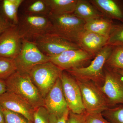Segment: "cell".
Here are the masks:
<instances>
[{
	"label": "cell",
	"mask_w": 123,
	"mask_h": 123,
	"mask_svg": "<svg viewBox=\"0 0 123 123\" xmlns=\"http://www.w3.org/2000/svg\"><path fill=\"white\" fill-rule=\"evenodd\" d=\"M5 81L7 91L14 93L35 109L44 106V98L29 74L16 71Z\"/></svg>",
	"instance_id": "obj_1"
},
{
	"label": "cell",
	"mask_w": 123,
	"mask_h": 123,
	"mask_svg": "<svg viewBox=\"0 0 123 123\" xmlns=\"http://www.w3.org/2000/svg\"><path fill=\"white\" fill-rule=\"evenodd\" d=\"M113 48L109 45L104 47L88 66L65 71L77 80L90 81L102 86L105 80L104 67Z\"/></svg>",
	"instance_id": "obj_2"
},
{
	"label": "cell",
	"mask_w": 123,
	"mask_h": 123,
	"mask_svg": "<svg viewBox=\"0 0 123 123\" xmlns=\"http://www.w3.org/2000/svg\"><path fill=\"white\" fill-rule=\"evenodd\" d=\"M52 23L50 33L77 43L81 33L84 30L85 22L74 14L48 16Z\"/></svg>",
	"instance_id": "obj_3"
},
{
	"label": "cell",
	"mask_w": 123,
	"mask_h": 123,
	"mask_svg": "<svg viewBox=\"0 0 123 123\" xmlns=\"http://www.w3.org/2000/svg\"><path fill=\"white\" fill-rule=\"evenodd\" d=\"M76 80L80 89L86 112L102 113L111 108L101 86L90 81Z\"/></svg>",
	"instance_id": "obj_4"
},
{
	"label": "cell",
	"mask_w": 123,
	"mask_h": 123,
	"mask_svg": "<svg viewBox=\"0 0 123 123\" xmlns=\"http://www.w3.org/2000/svg\"><path fill=\"white\" fill-rule=\"evenodd\" d=\"M63 70L50 61L39 64L29 74L43 98L60 78Z\"/></svg>",
	"instance_id": "obj_5"
},
{
	"label": "cell",
	"mask_w": 123,
	"mask_h": 123,
	"mask_svg": "<svg viewBox=\"0 0 123 123\" xmlns=\"http://www.w3.org/2000/svg\"><path fill=\"white\" fill-rule=\"evenodd\" d=\"M18 26L22 39L33 41L37 37L50 33L52 25L48 16L24 14L19 18Z\"/></svg>",
	"instance_id": "obj_6"
},
{
	"label": "cell",
	"mask_w": 123,
	"mask_h": 123,
	"mask_svg": "<svg viewBox=\"0 0 123 123\" xmlns=\"http://www.w3.org/2000/svg\"><path fill=\"white\" fill-rule=\"evenodd\" d=\"M14 59L17 71L29 74L36 65L50 61L49 57L43 54L34 42L24 39L20 53Z\"/></svg>",
	"instance_id": "obj_7"
},
{
	"label": "cell",
	"mask_w": 123,
	"mask_h": 123,
	"mask_svg": "<svg viewBox=\"0 0 123 123\" xmlns=\"http://www.w3.org/2000/svg\"><path fill=\"white\" fill-rule=\"evenodd\" d=\"M60 79L64 97L70 111L79 114L85 113L81 92L77 80L65 71L62 72Z\"/></svg>",
	"instance_id": "obj_8"
},
{
	"label": "cell",
	"mask_w": 123,
	"mask_h": 123,
	"mask_svg": "<svg viewBox=\"0 0 123 123\" xmlns=\"http://www.w3.org/2000/svg\"><path fill=\"white\" fill-rule=\"evenodd\" d=\"M33 42L43 54L49 57L59 55L68 50L80 49L77 43L52 33L37 37Z\"/></svg>",
	"instance_id": "obj_9"
},
{
	"label": "cell",
	"mask_w": 123,
	"mask_h": 123,
	"mask_svg": "<svg viewBox=\"0 0 123 123\" xmlns=\"http://www.w3.org/2000/svg\"><path fill=\"white\" fill-rule=\"evenodd\" d=\"M105 80L101 87L110 107L123 105V77L114 69L105 66Z\"/></svg>",
	"instance_id": "obj_10"
},
{
	"label": "cell",
	"mask_w": 123,
	"mask_h": 123,
	"mask_svg": "<svg viewBox=\"0 0 123 123\" xmlns=\"http://www.w3.org/2000/svg\"><path fill=\"white\" fill-rule=\"evenodd\" d=\"M49 57L50 61L63 71L85 67L94 57L81 49L68 50Z\"/></svg>",
	"instance_id": "obj_11"
},
{
	"label": "cell",
	"mask_w": 123,
	"mask_h": 123,
	"mask_svg": "<svg viewBox=\"0 0 123 123\" xmlns=\"http://www.w3.org/2000/svg\"><path fill=\"white\" fill-rule=\"evenodd\" d=\"M23 39L18 25H13L0 34V56L14 59L22 49Z\"/></svg>",
	"instance_id": "obj_12"
},
{
	"label": "cell",
	"mask_w": 123,
	"mask_h": 123,
	"mask_svg": "<svg viewBox=\"0 0 123 123\" xmlns=\"http://www.w3.org/2000/svg\"><path fill=\"white\" fill-rule=\"evenodd\" d=\"M44 99V107L50 115L60 117L69 110L64 97L60 78Z\"/></svg>",
	"instance_id": "obj_13"
},
{
	"label": "cell",
	"mask_w": 123,
	"mask_h": 123,
	"mask_svg": "<svg viewBox=\"0 0 123 123\" xmlns=\"http://www.w3.org/2000/svg\"><path fill=\"white\" fill-rule=\"evenodd\" d=\"M0 103L4 109L22 115L33 122L35 108L14 93L6 91L0 96Z\"/></svg>",
	"instance_id": "obj_14"
},
{
	"label": "cell",
	"mask_w": 123,
	"mask_h": 123,
	"mask_svg": "<svg viewBox=\"0 0 123 123\" xmlns=\"http://www.w3.org/2000/svg\"><path fill=\"white\" fill-rule=\"evenodd\" d=\"M108 38L84 30L79 35L77 43L80 48L94 57L97 53L106 45Z\"/></svg>",
	"instance_id": "obj_15"
},
{
	"label": "cell",
	"mask_w": 123,
	"mask_h": 123,
	"mask_svg": "<svg viewBox=\"0 0 123 123\" xmlns=\"http://www.w3.org/2000/svg\"><path fill=\"white\" fill-rule=\"evenodd\" d=\"M89 1L104 16L123 22V10L117 1L113 0Z\"/></svg>",
	"instance_id": "obj_16"
},
{
	"label": "cell",
	"mask_w": 123,
	"mask_h": 123,
	"mask_svg": "<svg viewBox=\"0 0 123 123\" xmlns=\"http://www.w3.org/2000/svg\"><path fill=\"white\" fill-rule=\"evenodd\" d=\"M74 14L87 22L104 16L89 0H77Z\"/></svg>",
	"instance_id": "obj_17"
},
{
	"label": "cell",
	"mask_w": 123,
	"mask_h": 123,
	"mask_svg": "<svg viewBox=\"0 0 123 123\" xmlns=\"http://www.w3.org/2000/svg\"><path fill=\"white\" fill-rule=\"evenodd\" d=\"M1 1L2 15L11 24L18 25L19 19L18 12L24 0H3Z\"/></svg>",
	"instance_id": "obj_18"
},
{
	"label": "cell",
	"mask_w": 123,
	"mask_h": 123,
	"mask_svg": "<svg viewBox=\"0 0 123 123\" xmlns=\"http://www.w3.org/2000/svg\"><path fill=\"white\" fill-rule=\"evenodd\" d=\"M113 25L112 22L110 20L101 18L85 23L84 29L109 37Z\"/></svg>",
	"instance_id": "obj_19"
},
{
	"label": "cell",
	"mask_w": 123,
	"mask_h": 123,
	"mask_svg": "<svg viewBox=\"0 0 123 123\" xmlns=\"http://www.w3.org/2000/svg\"><path fill=\"white\" fill-rule=\"evenodd\" d=\"M48 1L50 9V14L59 15L73 14L77 0H48Z\"/></svg>",
	"instance_id": "obj_20"
},
{
	"label": "cell",
	"mask_w": 123,
	"mask_h": 123,
	"mask_svg": "<svg viewBox=\"0 0 123 123\" xmlns=\"http://www.w3.org/2000/svg\"><path fill=\"white\" fill-rule=\"evenodd\" d=\"M24 14L48 16L50 9L48 0H24Z\"/></svg>",
	"instance_id": "obj_21"
},
{
	"label": "cell",
	"mask_w": 123,
	"mask_h": 123,
	"mask_svg": "<svg viewBox=\"0 0 123 123\" xmlns=\"http://www.w3.org/2000/svg\"><path fill=\"white\" fill-rule=\"evenodd\" d=\"M113 69L123 70V47H114L105 66Z\"/></svg>",
	"instance_id": "obj_22"
},
{
	"label": "cell",
	"mask_w": 123,
	"mask_h": 123,
	"mask_svg": "<svg viewBox=\"0 0 123 123\" xmlns=\"http://www.w3.org/2000/svg\"><path fill=\"white\" fill-rule=\"evenodd\" d=\"M17 70L14 59L0 56V79L5 80Z\"/></svg>",
	"instance_id": "obj_23"
},
{
	"label": "cell",
	"mask_w": 123,
	"mask_h": 123,
	"mask_svg": "<svg viewBox=\"0 0 123 123\" xmlns=\"http://www.w3.org/2000/svg\"><path fill=\"white\" fill-rule=\"evenodd\" d=\"M102 114L110 123H123V105L110 108Z\"/></svg>",
	"instance_id": "obj_24"
},
{
	"label": "cell",
	"mask_w": 123,
	"mask_h": 123,
	"mask_svg": "<svg viewBox=\"0 0 123 123\" xmlns=\"http://www.w3.org/2000/svg\"><path fill=\"white\" fill-rule=\"evenodd\" d=\"M106 45L123 47V24L113 25Z\"/></svg>",
	"instance_id": "obj_25"
},
{
	"label": "cell",
	"mask_w": 123,
	"mask_h": 123,
	"mask_svg": "<svg viewBox=\"0 0 123 123\" xmlns=\"http://www.w3.org/2000/svg\"><path fill=\"white\" fill-rule=\"evenodd\" d=\"M5 123H33L20 114L3 108Z\"/></svg>",
	"instance_id": "obj_26"
},
{
	"label": "cell",
	"mask_w": 123,
	"mask_h": 123,
	"mask_svg": "<svg viewBox=\"0 0 123 123\" xmlns=\"http://www.w3.org/2000/svg\"><path fill=\"white\" fill-rule=\"evenodd\" d=\"M49 115L45 107L36 108L33 116V123H50Z\"/></svg>",
	"instance_id": "obj_27"
},
{
	"label": "cell",
	"mask_w": 123,
	"mask_h": 123,
	"mask_svg": "<svg viewBox=\"0 0 123 123\" xmlns=\"http://www.w3.org/2000/svg\"><path fill=\"white\" fill-rule=\"evenodd\" d=\"M85 117L86 123H110L101 112L90 113L86 112Z\"/></svg>",
	"instance_id": "obj_28"
},
{
	"label": "cell",
	"mask_w": 123,
	"mask_h": 123,
	"mask_svg": "<svg viewBox=\"0 0 123 123\" xmlns=\"http://www.w3.org/2000/svg\"><path fill=\"white\" fill-rule=\"evenodd\" d=\"M85 113L77 114L69 111L67 123H86Z\"/></svg>",
	"instance_id": "obj_29"
},
{
	"label": "cell",
	"mask_w": 123,
	"mask_h": 123,
	"mask_svg": "<svg viewBox=\"0 0 123 123\" xmlns=\"http://www.w3.org/2000/svg\"><path fill=\"white\" fill-rule=\"evenodd\" d=\"M69 111V110H68L62 116L60 117H57L49 114L50 123H67Z\"/></svg>",
	"instance_id": "obj_30"
},
{
	"label": "cell",
	"mask_w": 123,
	"mask_h": 123,
	"mask_svg": "<svg viewBox=\"0 0 123 123\" xmlns=\"http://www.w3.org/2000/svg\"><path fill=\"white\" fill-rule=\"evenodd\" d=\"M13 26L0 13V34L7 29Z\"/></svg>",
	"instance_id": "obj_31"
},
{
	"label": "cell",
	"mask_w": 123,
	"mask_h": 123,
	"mask_svg": "<svg viewBox=\"0 0 123 123\" xmlns=\"http://www.w3.org/2000/svg\"><path fill=\"white\" fill-rule=\"evenodd\" d=\"M7 91V86L5 80L0 79V96Z\"/></svg>",
	"instance_id": "obj_32"
},
{
	"label": "cell",
	"mask_w": 123,
	"mask_h": 123,
	"mask_svg": "<svg viewBox=\"0 0 123 123\" xmlns=\"http://www.w3.org/2000/svg\"><path fill=\"white\" fill-rule=\"evenodd\" d=\"M0 123H5L3 111V108L0 103Z\"/></svg>",
	"instance_id": "obj_33"
},
{
	"label": "cell",
	"mask_w": 123,
	"mask_h": 123,
	"mask_svg": "<svg viewBox=\"0 0 123 123\" xmlns=\"http://www.w3.org/2000/svg\"><path fill=\"white\" fill-rule=\"evenodd\" d=\"M118 73H119L120 74L121 76H123V70H120V69H114Z\"/></svg>",
	"instance_id": "obj_34"
},
{
	"label": "cell",
	"mask_w": 123,
	"mask_h": 123,
	"mask_svg": "<svg viewBox=\"0 0 123 123\" xmlns=\"http://www.w3.org/2000/svg\"></svg>",
	"instance_id": "obj_35"
}]
</instances>
